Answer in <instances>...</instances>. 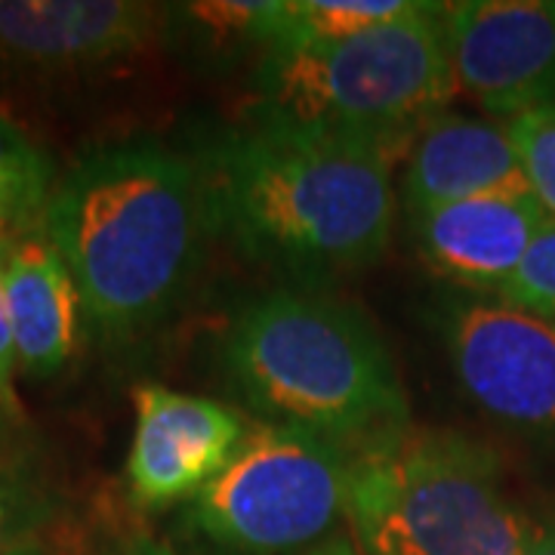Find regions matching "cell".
Returning a JSON list of instances; mask_svg holds the SVG:
<instances>
[{
    "label": "cell",
    "instance_id": "cell-13",
    "mask_svg": "<svg viewBox=\"0 0 555 555\" xmlns=\"http://www.w3.org/2000/svg\"><path fill=\"white\" fill-rule=\"evenodd\" d=\"M3 287L20 374L38 379L60 374L78 346L83 309L75 278L43 232L7 238Z\"/></svg>",
    "mask_w": 555,
    "mask_h": 555
},
{
    "label": "cell",
    "instance_id": "cell-1",
    "mask_svg": "<svg viewBox=\"0 0 555 555\" xmlns=\"http://www.w3.org/2000/svg\"><path fill=\"white\" fill-rule=\"evenodd\" d=\"M404 149L250 118L198 152L210 217L247 259L315 287L371 269L392 241Z\"/></svg>",
    "mask_w": 555,
    "mask_h": 555
},
{
    "label": "cell",
    "instance_id": "cell-12",
    "mask_svg": "<svg viewBox=\"0 0 555 555\" xmlns=\"http://www.w3.org/2000/svg\"><path fill=\"white\" fill-rule=\"evenodd\" d=\"M404 160L401 198L408 214L503 192H531L509 127L496 120L438 112L416 133Z\"/></svg>",
    "mask_w": 555,
    "mask_h": 555
},
{
    "label": "cell",
    "instance_id": "cell-19",
    "mask_svg": "<svg viewBox=\"0 0 555 555\" xmlns=\"http://www.w3.org/2000/svg\"><path fill=\"white\" fill-rule=\"evenodd\" d=\"M503 302H513L525 312L555 318V219L550 217L525 250L516 272L496 291Z\"/></svg>",
    "mask_w": 555,
    "mask_h": 555
},
{
    "label": "cell",
    "instance_id": "cell-14",
    "mask_svg": "<svg viewBox=\"0 0 555 555\" xmlns=\"http://www.w3.org/2000/svg\"><path fill=\"white\" fill-rule=\"evenodd\" d=\"M60 518V488L28 423L0 420V555L53 534Z\"/></svg>",
    "mask_w": 555,
    "mask_h": 555
},
{
    "label": "cell",
    "instance_id": "cell-9",
    "mask_svg": "<svg viewBox=\"0 0 555 555\" xmlns=\"http://www.w3.org/2000/svg\"><path fill=\"white\" fill-rule=\"evenodd\" d=\"M456 90L513 120L555 102V0H460L444 7Z\"/></svg>",
    "mask_w": 555,
    "mask_h": 555
},
{
    "label": "cell",
    "instance_id": "cell-16",
    "mask_svg": "<svg viewBox=\"0 0 555 555\" xmlns=\"http://www.w3.org/2000/svg\"><path fill=\"white\" fill-rule=\"evenodd\" d=\"M56 167L35 139L0 112V238L25 229L40 232V219L56 189Z\"/></svg>",
    "mask_w": 555,
    "mask_h": 555
},
{
    "label": "cell",
    "instance_id": "cell-6",
    "mask_svg": "<svg viewBox=\"0 0 555 555\" xmlns=\"http://www.w3.org/2000/svg\"><path fill=\"white\" fill-rule=\"evenodd\" d=\"M352 451L284 423H250L229 466L182 506L214 555H306L349 518Z\"/></svg>",
    "mask_w": 555,
    "mask_h": 555
},
{
    "label": "cell",
    "instance_id": "cell-24",
    "mask_svg": "<svg viewBox=\"0 0 555 555\" xmlns=\"http://www.w3.org/2000/svg\"><path fill=\"white\" fill-rule=\"evenodd\" d=\"M525 555H555V521L540 525V531L531 540V546L525 550Z\"/></svg>",
    "mask_w": 555,
    "mask_h": 555
},
{
    "label": "cell",
    "instance_id": "cell-23",
    "mask_svg": "<svg viewBox=\"0 0 555 555\" xmlns=\"http://www.w3.org/2000/svg\"><path fill=\"white\" fill-rule=\"evenodd\" d=\"M306 555H361V550L356 546V540H349V537H331V540H324L321 546H315L312 553Z\"/></svg>",
    "mask_w": 555,
    "mask_h": 555
},
{
    "label": "cell",
    "instance_id": "cell-15",
    "mask_svg": "<svg viewBox=\"0 0 555 555\" xmlns=\"http://www.w3.org/2000/svg\"><path fill=\"white\" fill-rule=\"evenodd\" d=\"M284 0H204L170 7V31L192 40L204 60H235L281 43ZM167 31V38H170Z\"/></svg>",
    "mask_w": 555,
    "mask_h": 555
},
{
    "label": "cell",
    "instance_id": "cell-7",
    "mask_svg": "<svg viewBox=\"0 0 555 555\" xmlns=\"http://www.w3.org/2000/svg\"><path fill=\"white\" fill-rule=\"evenodd\" d=\"M436 334L463 398L503 433L555 451V318L448 291Z\"/></svg>",
    "mask_w": 555,
    "mask_h": 555
},
{
    "label": "cell",
    "instance_id": "cell-11",
    "mask_svg": "<svg viewBox=\"0 0 555 555\" xmlns=\"http://www.w3.org/2000/svg\"><path fill=\"white\" fill-rule=\"evenodd\" d=\"M550 219L531 192H503L408 214L420 259L454 291L491 294L506 284Z\"/></svg>",
    "mask_w": 555,
    "mask_h": 555
},
{
    "label": "cell",
    "instance_id": "cell-4",
    "mask_svg": "<svg viewBox=\"0 0 555 555\" xmlns=\"http://www.w3.org/2000/svg\"><path fill=\"white\" fill-rule=\"evenodd\" d=\"M349 525L361 555H525L543 521L488 441L408 423L352 451Z\"/></svg>",
    "mask_w": 555,
    "mask_h": 555
},
{
    "label": "cell",
    "instance_id": "cell-22",
    "mask_svg": "<svg viewBox=\"0 0 555 555\" xmlns=\"http://www.w3.org/2000/svg\"><path fill=\"white\" fill-rule=\"evenodd\" d=\"M10 555H65V550L60 546L56 531H53V534H43L38 540H31V543H25V546H20L16 553Z\"/></svg>",
    "mask_w": 555,
    "mask_h": 555
},
{
    "label": "cell",
    "instance_id": "cell-5",
    "mask_svg": "<svg viewBox=\"0 0 555 555\" xmlns=\"http://www.w3.org/2000/svg\"><path fill=\"white\" fill-rule=\"evenodd\" d=\"M444 7L420 3L404 20L337 43L269 50L257 65L250 118L411 152L456 93Z\"/></svg>",
    "mask_w": 555,
    "mask_h": 555
},
{
    "label": "cell",
    "instance_id": "cell-20",
    "mask_svg": "<svg viewBox=\"0 0 555 555\" xmlns=\"http://www.w3.org/2000/svg\"><path fill=\"white\" fill-rule=\"evenodd\" d=\"M3 257H7V238H0V420L25 423V411L16 396V374H20V358H16V339L7 309V287H3Z\"/></svg>",
    "mask_w": 555,
    "mask_h": 555
},
{
    "label": "cell",
    "instance_id": "cell-17",
    "mask_svg": "<svg viewBox=\"0 0 555 555\" xmlns=\"http://www.w3.org/2000/svg\"><path fill=\"white\" fill-rule=\"evenodd\" d=\"M416 7L420 0H284L278 47H312L358 38L379 25L411 16Z\"/></svg>",
    "mask_w": 555,
    "mask_h": 555
},
{
    "label": "cell",
    "instance_id": "cell-10",
    "mask_svg": "<svg viewBox=\"0 0 555 555\" xmlns=\"http://www.w3.org/2000/svg\"><path fill=\"white\" fill-rule=\"evenodd\" d=\"M133 441L127 491L145 513L185 506L229 466L250 423L214 398L173 392L158 383L133 389Z\"/></svg>",
    "mask_w": 555,
    "mask_h": 555
},
{
    "label": "cell",
    "instance_id": "cell-18",
    "mask_svg": "<svg viewBox=\"0 0 555 555\" xmlns=\"http://www.w3.org/2000/svg\"><path fill=\"white\" fill-rule=\"evenodd\" d=\"M525 167L528 189L555 219V102L506 120Z\"/></svg>",
    "mask_w": 555,
    "mask_h": 555
},
{
    "label": "cell",
    "instance_id": "cell-21",
    "mask_svg": "<svg viewBox=\"0 0 555 555\" xmlns=\"http://www.w3.org/2000/svg\"><path fill=\"white\" fill-rule=\"evenodd\" d=\"M124 555H177V553H173V546H167V543L158 540V537L137 534L127 540Z\"/></svg>",
    "mask_w": 555,
    "mask_h": 555
},
{
    "label": "cell",
    "instance_id": "cell-3",
    "mask_svg": "<svg viewBox=\"0 0 555 555\" xmlns=\"http://www.w3.org/2000/svg\"><path fill=\"white\" fill-rule=\"evenodd\" d=\"M219 358L266 423L297 426L346 451L408 426V396L377 327L318 287H275L244 302Z\"/></svg>",
    "mask_w": 555,
    "mask_h": 555
},
{
    "label": "cell",
    "instance_id": "cell-2",
    "mask_svg": "<svg viewBox=\"0 0 555 555\" xmlns=\"http://www.w3.org/2000/svg\"><path fill=\"white\" fill-rule=\"evenodd\" d=\"M40 232L75 278L90 331L118 343L177 312L217 235L198 160L152 137L83 152L56 179Z\"/></svg>",
    "mask_w": 555,
    "mask_h": 555
},
{
    "label": "cell",
    "instance_id": "cell-8",
    "mask_svg": "<svg viewBox=\"0 0 555 555\" xmlns=\"http://www.w3.org/2000/svg\"><path fill=\"white\" fill-rule=\"evenodd\" d=\"M170 31L145 0H0V83L43 87L105 75Z\"/></svg>",
    "mask_w": 555,
    "mask_h": 555
}]
</instances>
